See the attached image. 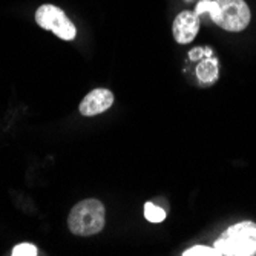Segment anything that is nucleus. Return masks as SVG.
<instances>
[{
	"instance_id": "nucleus-11",
	"label": "nucleus",
	"mask_w": 256,
	"mask_h": 256,
	"mask_svg": "<svg viewBox=\"0 0 256 256\" xmlns=\"http://www.w3.org/2000/svg\"><path fill=\"white\" fill-rule=\"evenodd\" d=\"M188 2H190V0H188Z\"/></svg>"
},
{
	"instance_id": "nucleus-3",
	"label": "nucleus",
	"mask_w": 256,
	"mask_h": 256,
	"mask_svg": "<svg viewBox=\"0 0 256 256\" xmlns=\"http://www.w3.org/2000/svg\"><path fill=\"white\" fill-rule=\"evenodd\" d=\"M215 248L227 256L256 254V224L244 221L228 227L215 241Z\"/></svg>"
},
{
	"instance_id": "nucleus-7",
	"label": "nucleus",
	"mask_w": 256,
	"mask_h": 256,
	"mask_svg": "<svg viewBox=\"0 0 256 256\" xmlns=\"http://www.w3.org/2000/svg\"><path fill=\"white\" fill-rule=\"evenodd\" d=\"M196 77L201 82V84L210 86L214 84L220 77V63L218 58L212 54H207L201 58V62L196 66Z\"/></svg>"
},
{
	"instance_id": "nucleus-8",
	"label": "nucleus",
	"mask_w": 256,
	"mask_h": 256,
	"mask_svg": "<svg viewBox=\"0 0 256 256\" xmlns=\"http://www.w3.org/2000/svg\"><path fill=\"white\" fill-rule=\"evenodd\" d=\"M144 216L149 222H161L166 220V212L154 202L144 204Z\"/></svg>"
},
{
	"instance_id": "nucleus-6",
	"label": "nucleus",
	"mask_w": 256,
	"mask_h": 256,
	"mask_svg": "<svg viewBox=\"0 0 256 256\" xmlns=\"http://www.w3.org/2000/svg\"><path fill=\"white\" fill-rule=\"evenodd\" d=\"M114 103V94L109 89H94L82 100L78 109L84 117H94V115L103 114Z\"/></svg>"
},
{
	"instance_id": "nucleus-2",
	"label": "nucleus",
	"mask_w": 256,
	"mask_h": 256,
	"mask_svg": "<svg viewBox=\"0 0 256 256\" xmlns=\"http://www.w3.org/2000/svg\"><path fill=\"white\" fill-rule=\"evenodd\" d=\"M106 222V210L102 201L84 200L72 207L68 216V227L74 235L90 236L103 230Z\"/></svg>"
},
{
	"instance_id": "nucleus-9",
	"label": "nucleus",
	"mask_w": 256,
	"mask_h": 256,
	"mask_svg": "<svg viewBox=\"0 0 256 256\" xmlns=\"http://www.w3.org/2000/svg\"><path fill=\"white\" fill-rule=\"evenodd\" d=\"M214 254H220V252L215 247H207V246H195L182 253V256H214Z\"/></svg>"
},
{
	"instance_id": "nucleus-5",
	"label": "nucleus",
	"mask_w": 256,
	"mask_h": 256,
	"mask_svg": "<svg viewBox=\"0 0 256 256\" xmlns=\"http://www.w3.org/2000/svg\"><path fill=\"white\" fill-rule=\"evenodd\" d=\"M198 31H200V16H196L194 11H181L175 17L172 32L180 44H188L194 42Z\"/></svg>"
},
{
	"instance_id": "nucleus-1",
	"label": "nucleus",
	"mask_w": 256,
	"mask_h": 256,
	"mask_svg": "<svg viewBox=\"0 0 256 256\" xmlns=\"http://www.w3.org/2000/svg\"><path fill=\"white\" fill-rule=\"evenodd\" d=\"M207 12L216 25L230 32L244 31L250 23V8L244 0H201L195 14Z\"/></svg>"
},
{
	"instance_id": "nucleus-4",
	"label": "nucleus",
	"mask_w": 256,
	"mask_h": 256,
	"mask_svg": "<svg viewBox=\"0 0 256 256\" xmlns=\"http://www.w3.org/2000/svg\"><path fill=\"white\" fill-rule=\"evenodd\" d=\"M36 22L46 31L54 32L62 40H74L77 36V30L74 23L68 18L63 10L54 5H42L36 11Z\"/></svg>"
},
{
	"instance_id": "nucleus-10",
	"label": "nucleus",
	"mask_w": 256,
	"mask_h": 256,
	"mask_svg": "<svg viewBox=\"0 0 256 256\" xmlns=\"http://www.w3.org/2000/svg\"><path fill=\"white\" fill-rule=\"evenodd\" d=\"M12 256H36L37 254V247L30 244V242H23L18 244L12 248L11 252Z\"/></svg>"
}]
</instances>
